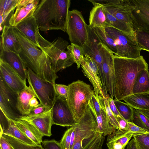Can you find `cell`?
Masks as SVG:
<instances>
[{
  "mask_svg": "<svg viewBox=\"0 0 149 149\" xmlns=\"http://www.w3.org/2000/svg\"><path fill=\"white\" fill-rule=\"evenodd\" d=\"M0 135L6 139L13 149H44L42 145H29L10 136L3 134Z\"/></svg>",
  "mask_w": 149,
  "mask_h": 149,
  "instance_id": "e575fe53",
  "label": "cell"
},
{
  "mask_svg": "<svg viewBox=\"0 0 149 149\" xmlns=\"http://www.w3.org/2000/svg\"><path fill=\"white\" fill-rule=\"evenodd\" d=\"M123 100L133 109L149 112V93L132 94Z\"/></svg>",
  "mask_w": 149,
  "mask_h": 149,
  "instance_id": "f546056e",
  "label": "cell"
},
{
  "mask_svg": "<svg viewBox=\"0 0 149 149\" xmlns=\"http://www.w3.org/2000/svg\"><path fill=\"white\" fill-rule=\"evenodd\" d=\"M67 49L74 63L77 64L78 69L80 67L85 56L83 48L81 46L71 44L68 46Z\"/></svg>",
  "mask_w": 149,
  "mask_h": 149,
  "instance_id": "836d02e7",
  "label": "cell"
},
{
  "mask_svg": "<svg viewBox=\"0 0 149 149\" xmlns=\"http://www.w3.org/2000/svg\"><path fill=\"white\" fill-rule=\"evenodd\" d=\"M140 110L143 113L149 118V112L144 110Z\"/></svg>",
  "mask_w": 149,
  "mask_h": 149,
  "instance_id": "816d5d0a",
  "label": "cell"
},
{
  "mask_svg": "<svg viewBox=\"0 0 149 149\" xmlns=\"http://www.w3.org/2000/svg\"><path fill=\"white\" fill-rule=\"evenodd\" d=\"M82 72L92 84L95 95L98 100L99 95L102 96V86L99 73L98 65L93 58L85 55L81 65Z\"/></svg>",
  "mask_w": 149,
  "mask_h": 149,
  "instance_id": "2e32d148",
  "label": "cell"
},
{
  "mask_svg": "<svg viewBox=\"0 0 149 149\" xmlns=\"http://www.w3.org/2000/svg\"><path fill=\"white\" fill-rule=\"evenodd\" d=\"M97 126L88 104L83 116L72 126L70 149H83L95 136Z\"/></svg>",
  "mask_w": 149,
  "mask_h": 149,
  "instance_id": "8992f818",
  "label": "cell"
},
{
  "mask_svg": "<svg viewBox=\"0 0 149 149\" xmlns=\"http://www.w3.org/2000/svg\"><path fill=\"white\" fill-rule=\"evenodd\" d=\"M0 59L8 63L26 81L27 78V67L18 54L8 50L0 45Z\"/></svg>",
  "mask_w": 149,
  "mask_h": 149,
  "instance_id": "ffe728a7",
  "label": "cell"
},
{
  "mask_svg": "<svg viewBox=\"0 0 149 149\" xmlns=\"http://www.w3.org/2000/svg\"><path fill=\"white\" fill-rule=\"evenodd\" d=\"M18 94L17 107L22 116L29 115L31 108L29 102L33 98H37L36 95L31 86L27 85Z\"/></svg>",
  "mask_w": 149,
  "mask_h": 149,
  "instance_id": "d4e9b609",
  "label": "cell"
},
{
  "mask_svg": "<svg viewBox=\"0 0 149 149\" xmlns=\"http://www.w3.org/2000/svg\"><path fill=\"white\" fill-rule=\"evenodd\" d=\"M72 130V127H71L66 130L63 134L59 142L62 149H70L71 137Z\"/></svg>",
  "mask_w": 149,
  "mask_h": 149,
  "instance_id": "60d3db41",
  "label": "cell"
},
{
  "mask_svg": "<svg viewBox=\"0 0 149 149\" xmlns=\"http://www.w3.org/2000/svg\"><path fill=\"white\" fill-rule=\"evenodd\" d=\"M126 149H139L134 138L129 142L127 146Z\"/></svg>",
  "mask_w": 149,
  "mask_h": 149,
  "instance_id": "f907efd6",
  "label": "cell"
},
{
  "mask_svg": "<svg viewBox=\"0 0 149 149\" xmlns=\"http://www.w3.org/2000/svg\"><path fill=\"white\" fill-rule=\"evenodd\" d=\"M93 29L101 42L109 49L114 55H116L117 49L116 44L113 39L107 33L105 28L97 27Z\"/></svg>",
  "mask_w": 149,
  "mask_h": 149,
  "instance_id": "1f68e13d",
  "label": "cell"
},
{
  "mask_svg": "<svg viewBox=\"0 0 149 149\" xmlns=\"http://www.w3.org/2000/svg\"><path fill=\"white\" fill-rule=\"evenodd\" d=\"M13 27L21 32L39 48L37 33L39 30L36 19L33 16L24 19Z\"/></svg>",
  "mask_w": 149,
  "mask_h": 149,
  "instance_id": "7402d4cb",
  "label": "cell"
},
{
  "mask_svg": "<svg viewBox=\"0 0 149 149\" xmlns=\"http://www.w3.org/2000/svg\"><path fill=\"white\" fill-rule=\"evenodd\" d=\"M1 37V45L11 52L17 54L20 52V45L13 27L5 26Z\"/></svg>",
  "mask_w": 149,
  "mask_h": 149,
  "instance_id": "cb8c5ba5",
  "label": "cell"
},
{
  "mask_svg": "<svg viewBox=\"0 0 149 149\" xmlns=\"http://www.w3.org/2000/svg\"><path fill=\"white\" fill-rule=\"evenodd\" d=\"M149 93V72L148 68L139 72L134 82L132 94Z\"/></svg>",
  "mask_w": 149,
  "mask_h": 149,
  "instance_id": "4dcf8cb0",
  "label": "cell"
},
{
  "mask_svg": "<svg viewBox=\"0 0 149 149\" xmlns=\"http://www.w3.org/2000/svg\"><path fill=\"white\" fill-rule=\"evenodd\" d=\"M53 125L62 127H72L75 121L66 100L58 95L52 107Z\"/></svg>",
  "mask_w": 149,
  "mask_h": 149,
  "instance_id": "9a60e30c",
  "label": "cell"
},
{
  "mask_svg": "<svg viewBox=\"0 0 149 149\" xmlns=\"http://www.w3.org/2000/svg\"><path fill=\"white\" fill-rule=\"evenodd\" d=\"M109 97H106L104 95L102 96L100 95L98 99L101 101L104 107L110 124L115 129H120L118 122L110 108L108 101Z\"/></svg>",
  "mask_w": 149,
  "mask_h": 149,
  "instance_id": "8d00e7d4",
  "label": "cell"
},
{
  "mask_svg": "<svg viewBox=\"0 0 149 149\" xmlns=\"http://www.w3.org/2000/svg\"><path fill=\"white\" fill-rule=\"evenodd\" d=\"M88 34L86 40L82 47L85 55H87L93 58L99 66V73L102 86V92L104 95L108 94L106 90L104 76L103 72L102 61L98 44L101 42L93 29L87 26Z\"/></svg>",
  "mask_w": 149,
  "mask_h": 149,
  "instance_id": "7c38bea8",
  "label": "cell"
},
{
  "mask_svg": "<svg viewBox=\"0 0 149 149\" xmlns=\"http://www.w3.org/2000/svg\"><path fill=\"white\" fill-rule=\"evenodd\" d=\"M127 131L131 133L133 136L148 132L146 130L140 127L132 122H128Z\"/></svg>",
  "mask_w": 149,
  "mask_h": 149,
  "instance_id": "7bdbcfd3",
  "label": "cell"
},
{
  "mask_svg": "<svg viewBox=\"0 0 149 149\" xmlns=\"http://www.w3.org/2000/svg\"><path fill=\"white\" fill-rule=\"evenodd\" d=\"M108 101L110 108L115 116H119L123 118L117 109L115 104L114 100L113 99V98H112L109 96L108 98Z\"/></svg>",
  "mask_w": 149,
  "mask_h": 149,
  "instance_id": "bcb514c9",
  "label": "cell"
},
{
  "mask_svg": "<svg viewBox=\"0 0 149 149\" xmlns=\"http://www.w3.org/2000/svg\"><path fill=\"white\" fill-rule=\"evenodd\" d=\"M42 143L44 149H62L59 142L54 139L45 140Z\"/></svg>",
  "mask_w": 149,
  "mask_h": 149,
  "instance_id": "ee69618b",
  "label": "cell"
},
{
  "mask_svg": "<svg viewBox=\"0 0 149 149\" xmlns=\"http://www.w3.org/2000/svg\"><path fill=\"white\" fill-rule=\"evenodd\" d=\"M102 61L103 72L104 76L106 90L112 98L115 96V78L113 67V52L101 42L98 44Z\"/></svg>",
  "mask_w": 149,
  "mask_h": 149,
  "instance_id": "4fadbf2b",
  "label": "cell"
},
{
  "mask_svg": "<svg viewBox=\"0 0 149 149\" xmlns=\"http://www.w3.org/2000/svg\"><path fill=\"white\" fill-rule=\"evenodd\" d=\"M139 149H149V132L133 136Z\"/></svg>",
  "mask_w": 149,
  "mask_h": 149,
  "instance_id": "f35d334b",
  "label": "cell"
},
{
  "mask_svg": "<svg viewBox=\"0 0 149 149\" xmlns=\"http://www.w3.org/2000/svg\"><path fill=\"white\" fill-rule=\"evenodd\" d=\"M14 29L20 46L18 54L27 68L41 79L55 83L58 77L52 69V62L47 56L21 32Z\"/></svg>",
  "mask_w": 149,
  "mask_h": 149,
  "instance_id": "7a4b0ae2",
  "label": "cell"
},
{
  "mask_svg": "<svg viewBox=\"0 0 149 149\" xmlns=\"http://www.w3.org/2000/svg\"><path fill=\"white\" fill-rule=\"evenodd\" d=\"M131 1L134 7L132 17L134 30L149 33V0Z\"/></svg>",
  "mask_w": 149,
  "mask_h": 149,
  "instance_id": "5bb4252c",
  "label": "cell"
},
{
  "mask_svg": "<svg viewBox=\"0 0 149 149\" xmlns=\"http://www.w3.org/2000/svg\"><path fill=\"white\" fill-rule=\"evenodd\" d=\"M55 88L56 93L58 96L66 100L69 91L68 86L55 84Z\"/></svg>",
  "mask_w": 149,
  "mask_h": 149,
  "instance_id": "b9f144b4",
  "label": "cell"
},
{
  "mask_svg": "<svg viewBox=\"0 0 149 149\" xmlns=\"http://www.w3.org/2000/svg\"><path fill=\"white\" fill-rule=\"evenodd\" d=\"M105 29L116 44L117 49L116 56L130 58L140 57L141 50L136 38L113 27H106Z\"/></svg>",
  "mask_w": 149,
  "mask_h": 149,
  "instance_id": "52a82bcc",
  "label": "cell"
},
{
  "mask_svg": "<svg viewBox=\"0 0 149 149\" xmlns=\"http://www.w3.org/2000/svg\"><path fill=\"white\" fill-rule=\"evenodd\" d=\"M28 81L42 105L52 107L58 96L55 84L40 79L29 68H27Z\"/></svg>",
  "mask_w": 149,
  "mask_h": 149,
  "instance_id": "ba28073f",
  "label": "cell"
},
{
  "mask_svg": "<svg viewBox=\"0 0 149 149\" xmlns=\"http://www.w3.org/2000/svg\"><path fill=\"white\" fill-rule=\"evenodd\" d=\"M20 131L37 145H41L43 136L37 128L29 122L22 119L13 120Z\"/></svg>",
  "mask_w": 149,
  "mask_h": 149,
  "instance_id": "484cf974",
  "label": "cell"
},
{
  "mask_svg": "<svg viewBox=\"0 0 149 149\" xmlns=\"http://www.w3.org/2000/svg\"><path fill=\"white\" fill-rule=\"evenodd\" d=\"M19 119L30 123L37 128L43 136H50L52 135L51 129L53 125L52 107L49 110L41 114L25 115Z\"/></svg>",
  "mask_w": 149,
  "mask_h": 149,
  "instance_id": "d6986e66",
  "label": "cell"
},
{
  "mask_svg": "<svg viewBox=\"0 0 149 149\" xmlns=\"http://www.w3.org/2000/svg\"><path fill=\"white\" fill-rule=\"evenodd\" d=\"M87 26L80 11H69L66 31L71 44L83 46L88 35Z\"/></svg>",
  "mask_w": 149,
  "mask_h": 149,
  "instance_id": "9c48e42d",
  "label": "cell"
},
{
  "mask_svg": "<svg viewBox=\"0 0 149 149\" xmlns=\"http://www.w3.org/2000/svg\"><path fill=\"white\" fill-rule=\"evenodd\" d=\"M0 134L10 136L28 144L36 145L24 134L13 121L7 117L0 109Z\"/></svg>",
  "mask_w": 149,
  "mask_h": 149,
  "instance_id": "44dd1931",
  "label": "cell"
},
{
  "mask_svg": "<svg viewBox=\"0 0 149 149\" xmlns=\"http://www.w3.org/2000/svg\"><path fill=\"white\" fill-rule=\"evenodd\" d=\"M115 104L118 111L123 118L127 121L132 122L134 116V109L127 103L114 99Z\"/></svg>",
  "mask_w": 149,
  "mask_h": 149,
  "instance_id": "d6a6232c",
  "label": "cell"
},
{
  "mask_svg": "<svg viewBox=\"0 0 149 149\" xmlns=\"http://www.w3.org/2000/svg\"><path fill=\"white\" fill-rule=\"evenodd\" d=\"M113 67L115 86V99L123 100L132 94L134 82L140 71L148 68L143 57L136 58L120 57L114 55Z\"/></svg>",
  "mask_w": 149,
  "mask_h": 149,
  "instance_id": "6da1fadb",
  "label": "cell"
},
{
  "mask_svg": "<svg viewBox=\"0 0 149 149\" xmlns=\"http://www.w3.org/2000/svg\"><path fill=\"white\" fill-rule=\"evenodd\" d=\"M115 117L118 122L120 129L127 131L128 127L127 122L119 116Z\"/></svg>",
  "mask_w": 149,
  "mask_h": 149,
  "instance_id": "7dc6e473",
  "label": "cell"
},
{
  "mask_svg": "<svg viewBox=\"0 0 149 149\" xmlns=\"http://www.w3.org/2000/svg\"><path fill=\"white\" fill-rule=\"evenodd\" d=\"M98 100L101 107V113L100 115L97 116L95 113H92L95 118L97 124V133L102 134L105 136L111 134L116 129L110 124L103 104L100 100L98 99Z\"/></svg>",
  "mask_w": 149,
  "mask_h": 149,
  "instance_id": "83f0119b",
  "label": "cell"
},
{
  "mask_svg": "<svg viewBox=\"0 0 149 149\" xmlns=\"http://www.w3.org/2000/svg\"><path fill=\"white\" fill-rule=\"evenodd\" d=\"M40 1L39 0H20L9 24L15 27L24 19L33 16Z\"/></svg>",
  "mask_w": 149,
  "mask_h": 149,
  "instance_id": "e0dca14e",
  "label": "cell"
},
{
  "mask_svg": "<svg viewBox=\"0 0 149 149\" xmlns=\"http://www.w3.org/2000/svg\"><path fill=\"white\" fill-rule=\"evenodd\" d=\"M0 76L15 92L18 93L26 86V82L8 63L0 59Z\"/></svg>",
  "mask_w": 149,
  "mask_h": 149,
  "instance_id": "ac0fdd59",
  "label": "cell"
},
{
  "mask_svg": "<svg viewBox=\"0 0 149 149\" xmlns=\"http://www.w3.org/2000/svg\"><path fill=\"white\" fill-rule=\"evenodd\" d=\"M101 4L117 19L133 29L132 17L134 7L131 0H101Z\"/></svg>",
  "mask_w": 149,
  "mask_h": 149,
  "instance_id": "8fae6325",
  "label": "cell"
},
{
  "mask_svg": "<svg viewBox=\"0 0 149 149\" xmlns=\"http://www.w3.org/2000/svg\"><path fill=\"white\" fill-rule=\"evenodd\" d=\"M70 0H42L33 16L39 30L66 31Z\"/></svg>",
  "mask_w": 149,
  "mask_h": 149,
  "instance_id": "3957f363",
  "label": "cell"
},
{
  "mask_svg": "<svg viewBox=\"0 0 149 149\" xmlns=\"http://www.w3.org/2000/svg\"><path fill=\"white\" fill-rule=\"evenodd\" d=\"M135 38L140 49L149 52V33L143 31H137Z\"/></svg>",
  "mask_w": 149,
  "mask_h": 149,
  "instance_id": "74e56055",
  "label": "cell"
},
{
  "mask_svg": "<svg viewBox=\"0 0 149 149\" xmlns=\"http://www.w3.org/2000/svg\"><path fill=\"white\" fill-rule=\"evenodd\" d=\"M68 86V93L66 100L77 123L84 114L95 92L90 85L79 80L73 82Z\"/></svg>",
  "mask_w": 149,
  "mask_h": 149,
  "instance_id": "5b68a950",
  "label": "cell"
},
{
  "mask_svg": "<svg viewBox=\"0 0 149 149\" xmlns=\"http://www.w3.org/2000/svg\"><path fill=\"white\" fill-rule=\"evenodd\" d=\"M20 0H0V29L9 26V21Z\"/></svg>",
  "mask_w": 149,
  "mask_h": 149,
  "instance_id": "4316f807",
  "label": "cell"
},
{
  "mask_svg": "<svg viewBox=\"0 0 149 149\" xmlns=\"http://www.w3.org/2000/svg\"><path fill=\"white\" fill-rule=\"evenodd\" d=\"M39 48L45 53L52 62V67L56 73L71 66L74 62L65 49L68 42L60 37L49 42L44 38L38 31Z\"/></svg>",
  "mask_w": 149,
  "mask_h": 149,
  "instance_id": "277c9868",
  "label": "cell"
},
{
  "mask_svg": "<svg viewBox=\"0 0 149 149\" xmlns=\"http://www.w3.org/2000/svg\"><path fill=\"white\" fill-rule=\"evenodd\" d=\"M36 97L32 98L29 102V106L32 109L33 108H36L41 105H42L39 103Z\"/></svg>",
  "mask_w": 149,
  "mask_h": 149,
  "instance_id": "681fc988",
  "label": "cell"
},
{
  "mask_svg": "<svg viewBox=\"0 0 149 149\" xmlns=\"http://www.w3.org/2000/svg\"><path fill=\"white\" fill-rule=\"evenodd\" d=\"M133 136L129 132L116 129L108 135L107 145L108 149H125Z\"/></svg>",
  "mask_w": 149,
  "mask_h": 149,
  "instance_id": "603a6c76",
  "label": "cell"
},
{
  "mask_svg": "<svg viewBox=\"0 0 149 149\" xmlns=\"http://www.w3.org/2000/svg\"><path fill=\"white\" fill-rule=\"evenodd\" d=\"M132 122L149 132V118L143 113L140 110H134Z\"/></svg>",
  "mask_w": 149,
  "mask_h": 149,
  "instance_id": "d590c367",
  "label": "cell"
},
{
  "mask_svg": "<svg viewBox=\"0 0 149 149\" xmlns=\"http://www.w3.org/2000/svg\"><path fill=\"white\" fill-rule=\"evenodd\" d=\"M93 5L94 7L90 12L88 26L92 29L97 27H108L102 5L98 3Z\"/></svg>",
  "mask_w": 149,
  "mask_h": 149,
  "instance_id": "f1b7e54d",
  "label": "cell"
},
{
  "mask_svg": "<svg viewBox=\"0 0 149 149\" xmlns=\"http://www.w3.org/2000/svg\"><path fill=\"white\" fill-rule=\"evenodd\" d=\"M18 94L0 76V109L9 118L15 120L22 116L17 107Z\"/></svg>",
  "mask_w": 149,
  "mask_h": 149,
  "instance_id": "30bf717a",
  "label": "cell"
},
{
  "mask_svg": "<svg viewBox=\"0 0 149 149\" xmlns=\"http://www.w3.org/2000/svg\"><path fill=\"white\" fill-rule=\"evenodd\" d=\"M12 149H13L12 148Z\"/></svg>",
  "mask_w": 149,
  "mask_h": 149,
  "instance_id": "f5cc1de1",
  "label": "cell"
},
{
  "mask_svg": "<svg viewBox=\"0 0 149 149\" xmlns=\"http://www.w3.org/2000/svg\"><path fill=\"white\" fill-rule=\"evenodd\" d=\"M51 108L41 105L36 108H32L29 115H35L41 114L49 110Z\"/></svg>",
  "mask_w": 149,
  "mask_h": 149,
  "instance_id": "f6af8a7d",
  "label": "cell"
},
{
  "mask_svg": "<svg viewBox=\"0 0 149 149\" xmlns=\"http://www.w3.org/2000/svg\"><path fill=\"white\" fill-rule=\"evenodd\" d=\"M0 149H1V148H0Z\"/></svg>",
  "mask_w": 149,
  "mask_h": 149,
  "instance_id": "db71d44e",
  "label": "cell"
},
{
  "mask_svg": "<svg viewBox=\"0 0 149 149\" xmlns=\"http://www.w3.org/2000/svg\"><path fill=\"white\" fill-rule=\"evenodd\" d=\"M105 137L102 134L97 133L93 139L83 149H102Z\"/></svg>",
  "mask_w": 149,
  "mask_h": 149,
  "instance_id": "ab89813d",
  "label": "cell"
},
{
  "mask_svg": "<svg viewBox=\"0 0 149 149\" xmlns=\"http://www.w3.org/2000/svg\"><path fill=\"white\" fill-rule=\"evenodd\" d=\"M0 148L1 149H12L8 141L1 136H0Z\"/></svg>",
  "mask_w": 149,
  "mask_h": 149,
  "instance_id": "c3c4849f",
  "label": "cell"
}]
</instances>
